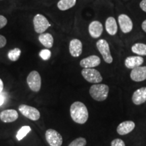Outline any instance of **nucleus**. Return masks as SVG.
<instances>
[{"label": "nucleus", "mask_w": 146, "mask_h": 146, "mask_svg": "<svg viewBox=\"0 0 146 146\" xmlns=\"http://www.w3.org/2000/svg\"><path fill=\"white\" fill-rule=\"evenodd\" d=\"M3 102H4V98L2 95L0 94V106L3 104Z\"/></svg>", "instance_id": "nucleus-32"}, {"label": "nucleus", "mask_w": 146, "mask_h": 146, "mask_svg": "<svg viewBox=\"0 0 146 146\" xmlns=\"http://www.w3.org/2000/svg\"><path fill=\"white\" fill-rule=\"evenodd\" d=\"M106 30L110 35H115L118 31V26L116 20L114 17H109L106 21Z\"/></svg>", "instance_id": "nucleus-18"}, {"label": "nucleus", "mask_w": 146, "mask_h": 146, "mask_svg": "<svg viewBox=\"0 0 146 146\" xmlns=\"http://www.w3.org/2000/svg\"><path fill=\"white\" fill-rule=\"evenodd\" d=\"M3 89V83L2 80L0 78V94L2 92Z\"/></svg>", "instance_id": "nucleus-31"}, {"label": "nucleus", "mask_w": 146, "mask_h": 146, "mask_svg": "<svg viewBox=\"0 0 146 146\" xmlns=\"http://www.w3.org/2000/svg\"><path fill=\"white\" fill-rule=\"evenodd\" d=\"M96 46L100 54L103 57V59L108 64H111L113 61V58L110 50L109 43L105 39H100L97 41Z\"/></svg>", "instance_id": "nucleus-4"}, {"label": "nucleus", "mask_w": 146, "mask_h": 146, "mask_svg": "<svg viewBox=\"0 0 146 146\" xmlns=\"http://www.w3.org/2000/svg\"><path fill=\"white\" fill-rule=\"evenodd\" d=\"M76 3V0H60L57 5L60 10L65 11L74 7Z\"/></svg>", "instance_id": "nucleus-20"}, {"label": "nucleus", "mask_w": 146, "mask_h": 146, "mask_svg": "<svg viewBox=\"0 0 146 146\" xmlns=\"http://www.w3.org/2000/svg\"><path fill=\"white\" fill-rule=\"evenodd\" d=\"M132 101L135 105H141L146 102V87L138 89L133 93Z\"/></svg>", "instance_id": "nucleus-17"}, {"label": "nucleus", "mask_w": 146, "mask_h": 146, "mask_svg": "<svg viewBox=\"0 0 146 146\" xmlns=\"http://www.w3.org/2000/svg\"><path fill=\"white\" fill-rule=\"evenodd\" d=\"M51 55H52V53H51L50 50H48V49H45V50H41L39 53V56L43 60H47L50 59L51 57Z\"/></svg>", "instance_id": "nucleus-25"}, {"label": "nucleus", "mask_w": 146, "mask_h": 146, "mask_svg": "<svg viewBox=\"0 0 146 146\" xmlns=\"http://www.w3.org/2000/svg\"><path fill=\"white\" fill-rule=\"evenodd\" d=\"M118 19L120 30L122 31L123 33H128L132 31L133 24L129 16L126 14H120L118 16Z\"/></svg>", "instance_id": "nucleus-9"}, {"label": "nucleus", "mask_w": 146, "mask_h": 146, "mask_svg": "<svg viewBox=\"0 0 146 146\" xmlns=\"http://www.w3.org/2000/svg\"><path fill=\"white\" fill-rule=\"evenodd\" d=\"M144 59L140 56H129L125 60V65L127 68L134 69L143 63Z\"/></svg>", "instance_id": "nucleus-16"}, {"label": "nucleus", "mask_w": 146, "mask_h": 146, "mask_svg": "<svg viewBox=\"0 0 146 146\" xmlns=\"http://www.w3.org/2000/svg\"><path fill=\"white\" fill-rule=\"evenodd\" d=\"M31 128L29 126L27 125L22 127L16 133V137L18 141H21L22 139H23L28 135V133L31 132Z\"/></svg>", "instance_id": "nucleus-22"}, {"label": "nucleus", "mask_w": 146, "mask_h": 146, "mask_svg": "<svg viewBox=\"0 0 146 146\" xmlns=\"http://www.w3.org/2000/svg\"><path fill=\"white\" fill-rule=\"evenodd\" d=\"M8 23L7 18L2 15H0V29L4 27Z\"/></svg>", "instance_id": "nucleus-27"}, {"label": "nucleus", "mask_w": 146, "mask_h": 146, "mask_svg": "<svg viewBox=\"0 0 146 146\" xmlns=\"http://www.w3.org/2000/svg\"><path fill=\"white\" fill-rule=\"evenodd\" d=\"M81 74L87 82L91 83H100L103 80L100 72L94 68H83Z\"/></svg>", "instance_id": "nucleus-5"}, {"label": "nucleus", "mask_w": 146, "mask_h": 146, "mask_svg": "<svg viewBox=\"0 0 146 146\" xmlns=\"http://www.w3.org/2000/svg\"><path fill=\"white\" fill-rule=\"evenodd\" d=\"M141 28L143 30V31L146 33V20H145V21H144L143 23H142Z\"/></svg>", "instance_id": "nucleus-30"}, {"label": "nucleus", "mask_w": 146, "mask_h": 146, "mask_svg": "<svg viewBox=\"0 0 146 146\" xmlns=\"http://www.w3.org/2000/svg\"><path fill=\"white\" fill-rule=\"evenodd\" d=\"M100 63L101 59L100 57L96 55H92L81 60L80 62V66L83 68H93L99 66Z\"/></svg>", "instance_id": "nucleus-10"}, {"label": "nucleus", "mask_w": 146, "mask_h": 146, "mask_svg": "<svg viewBox=\"0 0 146 146\" xmlns=\"http://www.w3.org/2000/svg\"><path fill=\"white\" fill-rule=\"evenodd\" d=\"M21 55V50H20L19 48H14L13 50H10V52H8V58L10 59L11 61L12 62H16L19 59L20 56Z\"/></svg>", "instance_id": "nucleus-23"}, {"label": "nucleus", "mask_w": 146, "mask_h": 146, "mask_svg": "<svg viewBox=\"0 0 146 146\" xmlns=\"http://www.w3.org/2000/svg\"><path fill=\"white\" fill-rule=\"evenodd\" d=\"M87 144V140L83 137H78L69 144L68 146H85Z\"/></svg>", "instance_id": "nucleus-24"}, {"label": "nucleus", "mask_w": 146, "mask_h": 146, "mask_svg": "<svg viewBox=\"0 0 146 146\" xmlns=\"http://www.w3.org/2000/svg\"><path fill=\"white\" fill-rule=\"evenodd\" d=\"M140 8L143 12H146V0H142V1L140 2Z\"/></svg>", "instance_id": "nucleus-29"}, {"label": "nucleus", "mask_w": 146, "mask_h": 146, "mask_svg": "<svg viewBox=\"0 0 146 146\" xmlns=\"http://www.w3.org/2000/svg\"><path fill=\"white\" fill-rule=\"evenodd\" d=\"M18 110L24 116L33 121L38 120L41 116L39 111L36 108L26 104L20 105L18 107Z\"/></svg>", "instance_id": "nucleus-6"}, {"label": "nucleus", "mask_w": 146, "mask_h": 146, "mask_svg": "<svg viewBox=\"0 0 146 146\" xmlns=\"http://www.w3.org/2000/svg\"><path fill=\"white\" fill-rule=\"evenodd\" d=\"M111 146H125V143L120 139H115L111 142Z\"/></svg>", "instance_id": "nucleus-26"}, {"label": "nucleus", "mask_w": 146, "mask_h": 146, "mask_svg": "<svg viewBox=\"0 0 146 146\" xmlns=\"http://www.w3.org/2000/svg\"><path fill=\"white\" fill-rule=\"evenodd\" d=\"M18 118V112L14 109L4 110L0 113V120L3 123H9L16 121Z\"/></svg>", "instance_id": "nucleus-11"}, {"label": "nucleus", "mask_w": 146, "mask_h": 146, "mask_svg": "<svg viewBox=\"0 0 146 146\" xmlns=\"http://www.w3.org/2000/svg\"><path fill=\"white\" fill-rule=\"evenodd\" d=\"M135 127V124L134 122L131 120H127V121H124L119 124L116 131L120 135H125L132 132Z\"/></svg>", "instance_id": "nucleus-15"}, {"label": "nucleus", "mask_w": 146, "mask_h": 146, "mask_svg": "<svg viewBox=\"0 0 146 146\" xmlns=\"http://www.w3.org/2000/svg\"><path fill=\"white\" fill-rule=\"evenodd\" d=\"M69 52L72 57L77 58L80 56L83 52V44L79 39H73L70 41Z\"/></svg>", "instance_id": "nucleus-12"}, {"label": "nucleus", "mask_w": 146, "mask_h": 146, "mask_svg": "<svg viewBox=\"0 0 146 146\" xmlns=\"http://www.w3.org/2000/svg\"><path fill=\"white\" fill-rule=\"evenodd\" d=\"M45 139L50 146H61L63 139L61 135L54 129H47L45 132Z\"/></svg>", "instance_id": "nucleus-7"}, {"label": "nucleus", "mask_w": 146, "mask_h": 146, "mask_svg": "<svg viewBox=\"0 0 146 146\" xmlns=\"http://www.w3.org/2000/svg\"><path fill=\"white\" fill-rule=\"evenodd\" d=\"M103 32V25L100 21L91 22L89 26V33L91 37L97 39L102 35Z\"/></svg>", "instance_id": "nucleus-14"}, {"label": "nucleus", "mask_w": 146, "mask_h": 146, "mask_svg": "<svg viewBox=\"0 0 146 146\" xmlns=\"http://www.w3.org/2000/svg\"><path fill=\"white\" fill-rule=\"evenodd\" d=\"M133 81L141 82L146 80V66H140L133 69L130 74Z\"/></svg>", "instance_id": "nucleus-13"}, {"label": "nucleus", "mask_w": 146, "mask_h": 146, "mask_svg": "<svg viewBox=\"0 0 146 146\" xmlns=\"http://www.w3.org/2000/svg\"><path fill=\"white\" fill-rule=\"evenodd\" d=\"M34 29L37 33H43L50 26L48 20L42 14H36L33 18Z\"/></svg>", "instance_id": "nucleus-8"}, {"label": "nucleus", "mask_w": 146, "mask_h": 146, "mask_svg": "<svg viewBox=\"0 0 146 146\" xmlns=\"http://www.w3.org/2000/svg\"><path fill=\"white\" fill-rule=\"evenodd\" d=\"M27 82L29 88L34 92H39L41 87V75L37 71L33 70L29 74Z\"/></svg>", "instance_id": "nucleus-3"}, {"label": "nucleus", "mask_w": 146, "mask_h": 146, "mask_svg": "<svg viewBox=\"0 0 146 146\" xmlns=\"http://www.w3.org/2000/svg\"><path fill=\"white\" fill-rule=\"evenodd\" d=\"M108 94L109 87L105 84H94L89 89V94L96 101H104L107 99Z\"/></svg>", "instance_id": "nucleus-2"}, {"label": "nucleus", "mask_w": 146, "mask_h": 146, "mask_svg": "<svg viewBox=\"0 0 146 146\" xmlns=\"http://www.w3.org/2000/svg\"><path fill=\"white\" fill-rule=\"evenodd\" d=\"M39 41L46 48H52L54 45V37L50 33H41L39 36Z\"/></svg>", "instance_id": "nucleus-19"}, {"label": "nucleus", "mask_w": 146, "mask_h": 146, "mask_svg": "<svg viewBox=\"0 0 146 146\" xmlns=\"http://www.w3.org/2000/svg\"><path fill=\"white\" fill-rule=\"evenodd\" d=\"M7 43V40L6 38L4 36L1 35H0V48H2V47H5V45Z\"/></svg>", "instance_id": "nucleus-28"}, {"label": "nucleus", "mask_w": 146, "mask_h": 146, "mask_svg": "<svg viewBox=\"0 0 146 146\" xmlns=\"http://www.w3.org/2000/svg\"><path fill=\"white\" fill-rule=\"evenodd\" d=\"M70 114L73 121L80 125L85 124L89 118L88 110L81 102L72 103L70 108Z\"/></svg>", "instance_id": "nucleus-1"}, {"label": "nucleus", "mask_w": 146, "mask_h": 146, "mask_svg": "<svg viewBox=\"0 0 146 146\" xmlns=\"http://www.w3.org/2000/svg\"><path fill=\"white\" fill-rule=\"evenodd\" d=\"M131 50L134 54L138 56H146V44L142 43H137L131 47Z\"/></svg>", "instance_id": "nucleus-21"}]
</instances>
